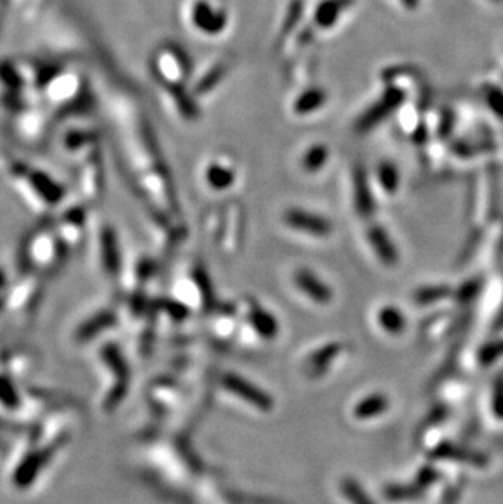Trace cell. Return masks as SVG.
<instances>
[{
    "label": "cell",
    "mask_w": 503,
    "mask_h": 504,
    "mask_svg": "<svg viewBox=\"0 0 503 504\" xmlns=\"http://www.w3.org/2000/svg\"><path fill=\"white\" fill-rule=\"evenodd\" d=\"M404 98L405 97H404V92H402V90H398L396 87L387 88L386 92L382 93V97L379 98L378 102L373 104V107H369L366 111H364V115L359 118L357 123V131L364 132V131L373 129V127L379 125L382 120H386V118L391 115L394 109H397L398 107H401L402 102H404Z\"/></svg>",
    "instance_id": "cell-1"
},
{
    "label": "cell",
    "mask_w": 503,
    "mask_h": 504,
    "mask_svg": "<svg viewBox=\"0 0 503 504\" xmlns=\"http://www.w3.org/2000/svg\"><path fill=\"white\" fill-rule=\"evenodd\" d=\"M284 222L291 229L312 237H329L332 234V223L324 216L302 209H289L284 212Z\"/></svg>",
    "instance_id": "cell-2"
},
{
    "label": "cell",
    "mask_w": 503,
    "mask_h": 504,
    "mask_svg": "<svg viewBox=\"0 0 503 504\" xmlns=\"http://www.w3.org/2000/svg\"><path fill=\"white\" fill-rule=\"evenodd\" d=\"M222 385H224L226 390H229L231 393H234L235 397L242 398L247 403H250L252 407L258 408V410H272L273 400L268 393H265L263 390L255 387L254 384H250L249 380L239 377V375L227 374L222 379Z\"/></svg>",
    "instance_id": "cell-3"
},
{
    "label": "cell",
    "mask_w": 503,
    "mask_h": 504,
    "mask_svg": "<svg viewBox=\"0 0 503 504\" xmlns=\"http://www.w3.org/2000/svg\"><path fill=\"white\" fill-rule=\"evenodd\" d=\"M192 22L199 31L206 35H217L227 26V13L212 7L208 0H196L192 8Z\"/></svg>",
    "instance_id": "cell-4"
},
{
    "label": "cell",
    "mask_w": 503,
    "mask_h": 504,
    "mask_svg": "<svg viewBox=\"0 0 503 504\" xmlns=\"http://www.w3.org/2000/svg\"><path fill=\"white\" fill-rule=\"evenodd\" d=\"M294 284L304 296L317 304H329L334 296L330 288L309 269H297L294 273Z\"/></svg>",
    "instance_id": "cell-5"
},
{
    "label": "cell",
    "mask_w": 503,
    "mask_h": 504,
    "mask_svg": "<svg viewBox=\"0 0 503 504\" xmlns=\"http://www.w3.org/2000/svg\"><path fill=\"white\" fill-rule=\"evenodd\" d=\"M368 239L371 242L374 251L379 256V260L386 265H394L397 261V250L394 246L392 240L389 239L386 230H382L381 227H373L368 232Z\"/></svg>",
    "instance_id": "cell-6"
},
{
    "label": "cell",
    "mask_w": 503,
    "mask_h": 504,
    "mask_svg": "<svg viewBox=\"0 0 503 504\" xmlns=\"http://www.w3.org/2000/svg\"><path fill=\"white\" fill-rule=\"evenodd\" d=\"M351 3V0H324L314 13V22L319 28H330L339 20L340 13Z\"/></svg>",
    "instance_id": "cell-7"
},
{
    "label": "cell",
    "mask_w": 503,
    "mask_h": 504,
    "mask_svg": "<svg viewBox=\"0 0 503 504\" xmlns=\"http://www.w3.org/2000/svg\"><path fill=\"white\" fill-rule=\"evenodd\" d=\"M389 408V400L382 393H373V395L364 397L357 407L353 408L355 418L359 420H369V418H376L384 413Z\"/></svg>",
    "instance_id": "cell-8"
},
{
    "label": "cell",
    "mask_w": 503,
    "mask_h": 504,
    "mask_svg": "<svg viewBox=\"0 0 503 504\" xmlns=\"http://www.w3.org/2000/svg\"><path fill=\"white\" fill-rule=\"evenodd\" d=\"M327 100V93L322 88H309L306 92L299 95L296 103H294V111L297 115H309V113H314L317 109L324 107Z\"/></svg>",
    "instance_id": "cell-9"
},
{
    "label": "cell",
    "mask_w": 503,
    "mask_h": 504,
    "mask_svg": "<svg viewBox=\"0 0 503 504\" xmlns=\"http://www.w3.org/2000/svg\"><path fill=\"white\" fill-rule=\"evenodd\" d=\"M378 322L387 333H402L405 328V318L398 308L387 306L378 313Z\"/></svg>",
    "instance_id": "cell-10"
},
{
    "label": "cell",
    "mask_w": 503,
    "mask_h": 504,
    "mask_svg": "<svg viewBox=\"0 0 503 504\" xmlns=\"http://www.w3.org/2000/svg\"><path fill=\"white\" fill-rule=\"evenodd\" d=\"M355 191H357V204L362 214L373 212V196L369 193V187L366 182V175L362 168L355 172Z\"/></svg>",
    "instance_id": "cell-11"
},
{
    "label": "cell",
    "mask_w": 503,
    "mask_h": 504,
    "mask_svg": "<svg viewBox=\"0 0 503 504\" xmlns=\"http://www.w3.org/2000/svg\"><path fill=\"white\" fill-rule=\"evenodd\" d=\"M206 180L210 183L211 188L215 189H226L231 188L232 183H234L235 175L232 172L231 168H227L224 165L219 164H212L210 165L206 172Z\"/></svg>",
    "instance_id": "cell-12"
},
{
    "label": "cell",
    "mask_w": 503,
    "mask_h": 504,
    "mask_svg": "<svg viewBox=\"0 0 503 504\" xmlns=\"http://www.w3.org/2000/svg\"><path fill=\"white\" fill-rule=\"evenodd\" d=\"M327 159H329V149H327L325 145H322V144L312 145L311 149L306 152L304 157H302V162H301L302 168L309 173L319 172L322 166L325 165Z\"/></svg>",
    "instance_id": "cell-13"
},
{
    "label": "cell",
    "mask_w": 503,
    "mask_h": 504,
    "mask_svg": "<svg viewBox=\"0 0 503 504\" xmlns=\"http://www.w3.org/2000/svg\"><path fill=\"white\" fill-rule=\"evenodd\" d=\"M378 178L381 187L387 193H394L398 188V170L391 162H384V164L379 165Z\"/></svg>",
    "instance_id": "cell-14"
},
{
    "label": "cell",
    "mask_w": 503,
    "mask_h": 504,
    "mask_svg": "<svg viewBox=\"0 0 503 504\" xmlns=\"http://www.w3.org/2000/svg\"><path fill=\"white\" fill-rule=\"evenodd\" d=\"M340 488L343 496H346V499H348L351 504H374L373 499H369L366 491H364V489L351 478L343 480Z\"/></svg>",
    "instance_id": "cell-15"
},
{
    "label": "cell",
    "mask_w": 503,
    "mask_h": 504,
    "mask_svg": "<svg viewBox=\"0 0 503 504\" xmlns=\"http://www.w3.org/2000/svg\"><path fill=\"white\" fill-rule=\"evenodd\" d=\"M222 75H224V68H222V65H217V68L211 69L210 72H208V74L205 75V77H203V79L198 82V85H196V92H198V93L210 92V90L215 88L216 85L221 82Z\"/></svg>",
    "instance_id": "cell-16"
},
{
    "label": "cell",
    "mask_w": 503,
    "mask_h": 504,
    "mask_svg": "<svg viewBox=\"0 0 503 504\" xmlns=\"http://www.w3.org/2000/svg\"><path fill=\"white\" fill-rule=\"evenodd\" d=\"M252 320H254L255 326L258 328V331L262 333V335H273V333L277 331V323H274V320L268 315V313L265 312L255 313V317H252Z\"/></svg>",
    "instance_id": "cell-17"
},
{
    "label": "cell",
    "mask_w": 503,
    "mask_h": 504,
    "mask_svg": "<svg viewBox=\"0 0 503 504\" xmlns=\"http://www.w3.org/2000/svg\"><path fill=\"white\" fill-rule=\"evenodd\" d=\"M401 2H402V6L409 8V10H415V8L419 7L420 0H401Z\"/></svg>",
    "instance_id": "cell-18"
},
{
    "label": "cell",
    "mask_w": 503,
    "mask_h": 504,
    "mask_svg": "<svg viewBox=\"0 0 503 504\" xmlns=\"http://www.w3.org/2000/svg\"><path fill=\"white\" fill-rule=\"evenodd\" d=\"M497 2H500V0H497Z\"/></svg>",
    "instance_id": "cell-19"
}]
</instances>
